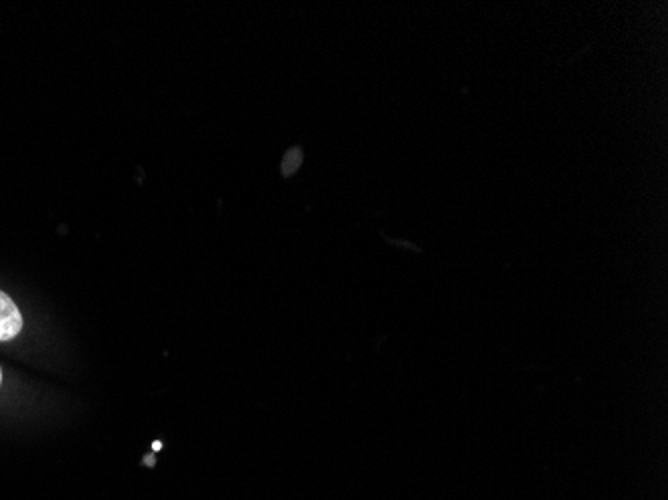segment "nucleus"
I'll list each match as a JSON object with an SVG mask.
<instances>
[{
	"instance_id": "1",
	"label": "nucleus",
	"mask_w": 668,
	"mask_h": 500,
	"mask_svg": "<svg viewBox=\"0 0 668 500\" xmlns=\"http://www.w3.org/2000/svg\"><path fill=\"white\" fill-rule=\"evenodd\" d=\"M22 330V314L8 294L0 292V342L14 338Z\"/></svg>"
},
{
	"instance_id": "2",
	"label": "nucleus",
	"mask_w": 668,
	"mask_h": 500,
	"mask_svg": "<svg viewBox=\"0 0 668 500\" xmlns=\"http://www.w3.org/2000/svg\"><path fill=\"white\" fill-rule=\"evenodd\" d=\"M0 382H2V370H0Z\"/></svg>"
}]
</instances>
